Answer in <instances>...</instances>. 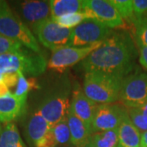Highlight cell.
I'll list each match as a JSON object with an SVG mask.
<instances>
[{"label": "cell", "mask_w": 147, "mask_h": 147, "mask_svg": "<svg viewBox=\"0 0 147 147\" xmlns=\"http://www.w3.org/2000/svg\"><path fill=\"white\" fill-rule=\"evenodd\" d=\"M96 106L97 104L90 100L85 95L83 89L80 88L79 84H76L72 92L70 109L80 120L84 122L90 131L92 121L93 119Z\"/></svg>", "instance_id": "cell-13"}, {"label": "cell", "mask_w": 147, "mask_h": 147, "mask_svg": "<svg viewBox=\"0 0 147 147\" xmlns=\"http://www.w3.org/2000/svg\"><path fill=\"white\" fill-rule=\"evenodd\" d=\"M26 137L34 147H57L52 126L37 112L33 114L27 122Z\"/></svg>", "instance_id": "cell-12"}, {"label": "cell", "mask_w": 147, "mask_h": 147, "mask_svg": "<svg viewBox=\"0 0 147 147\" xmlns=\"http://www.w3.org/2000/svg\"><path fill=\"white\" fill-rule=\"evenodd\" d=\"M118 147H140L141 132L133 125L127 111L124 114L119 128Z\"/></svg>", "instance_id": "cell-17"}, {"label": "cell", "mask_w": 147, "mask_h": 147, "mask_svg": "<svg viewBox=\"0 0 147 147\" xmlns=\"http://www.w3.org/2000/svg\"><path fill=\"white\" fill-rule=\"evenodd\" d=\"M20 12L28 26L33 28L42 21L51 19L48 1H24L20 3Z\"/></svg>", "instance_id": "cell-14"}, {"label": "cell", "mask_w": 147, "mask_h": 147, "mask_svg": "<svg viewBox=\"0 0 147 147\" xmlns=\"http://www.w3.org/2000/svg\"><path fill=\"white\" fill-rule=\"evenodd\" d=\"M133 13L135 18L147 15V0H134L132 1Z\"/></svg>", "instance_id": "cell-28"}, {"label": "cell", "mask_w": 147, "mask_h": 147, "mask_svg": "<svg viewBox=\"0 0 147 147\" xmlns=\"http://www.w3.org/2000/svg\"><path fill=\"white\" fill-rule=\"evenodd\" d=\"M113 32L111 29L99 21L88 19L72 29L68 47H87L103 42Z\"/></svg>", "instance_id": "cell-8"}, {"label": "cell", "mask_w": 147, "mask_h": 147, "mask_svg": "<svg viewBox=\"0 0 147 147\" xmlns=\"http://www.w3.org/2000/svg\"><path fill=\"white\" fill-rule=\"evenodd\" d=\"M140 147H141V146H140Z\"/></svg>", "instance_id": "cell-39"}, {"label": "cell", "mask_w": 147, "mask_h": 147, "mask_svg": "<svg viewBox=\"0 0 147 147\" xmlns=\"http://www.w3.org/2000/svg\"><path fill=\"white\" fill-rule=\"evenodd\" d=\"M141 147H147V131L141 134Z\"/></svg>", "instance_id": "cell-32"}, {"label": "cell", "mask_w": 147, "mask_h": 147, "mask_svg": "<svg viewBox=\"0 0 147 147\" xmlns=\"http://www.w3.org/2000/svg\"><path fill=\"white\" fill-rule=\"evenodd\" d=\"M139 49V61L142 65L147 70V47L142 42L136 40Z\"/></svg>", "instance_id": "cell-30"}, {"label": "cell", "mask_w": 147, "mask_h": 147, "mask_svg": "<svg viewBox=\"0 0 147 147\" xmlns=\"http://www.w3.org/2000/svg\"><path fill=\"white\" fill-rule=\"evenodd\" d=\"M103 42H99L87 47H65L53 51L47 66L57 72H64L65 69L83 61L94 50L97 49Z\"/></svg>", "instance_id": "cell-10"}, {"label": "cell", "mask_w": 147, "mask_h": 147, "mask_svg": "<svg viewBox=\"0 0 147 147\" xmlns=\"http://www.w3.org/2000/svg\"><path fill=\"white\" fill-rule=\"evenodd\" d=\"M0 147H26L13 122L5 123L2 127L0 132Z\"/></svg>", "instance_id": "cell-19"}, {"label": "cell", "mask_w": 147, "mask_h": 147, "mask_svg": "<svg viewBox=\"0 0 147 147\" xmlns=\"http://www.w3.org/2000/svg\"><path fill=\"white\" fill-rule=\"evenodd\" d=\"M47 65L45 57L29 49L0 56V74L17 73L37 76L42 74Z\"/></svg>", "instance_id": "cell-4"}, {"label": "cell", "mask_w": 147, "mask_h": 147, "mask_svg": "<svg viewBox=\"0 0 147 147\" xmlns=\"http://www.w3.org/2000/svg\"><path fill=\"white\" fill-rule=\"evenodd\" d=\"M3 80V74H0V81Z\"/></svg>", "instance_id": "cell-34"}, {"label": "cell", "mask_w": 147, "mask_h": 147, "mask_svg": "<svg viewBox=\"0 0 147 147\" xmlns=\"http://www.w3.org/2000/svg\"><path fill=\"white\" fill-rule=\"evenodd\" d=\"M140 109H141V110H142L143 118H144V119H145V121H146V123H147V102L145 104V105H142V107H140Z\"/></svg>", "instance_id": "cell-33"}, {"label": "cell", "mask_w": 147, "mask_h": 147, "mask_svg": "<svg viewBox=\"0 0 147 147\" xmlns=\"http://www.w3.org/2000/svg\"><path fill=\"white\" fill-rule=\"evenodd\" d=\"M0 3H1V1H0Z\"/></svg>", "instance_id": "cell-37"}, {"label": "cell", "mask_w": 147, "mask_h": 147, "mask_svg": "<svg viewBox=\"0 0 147 147\" xmlns=\"http://www.w3.org/2000/svg\"><path fill=\"white\" fill-rule=\"evenodd\" d=\"M124 78L103 72H88L84 76L83 91L90 100L97 105L115 103L119 100Z\"/></svg>", "instance_id": "cell-2"}, {"label": "cell", "mask_w": 147, "mask_h": 147, "mask_svg": "<svg viewBox=\"0 0 147 147\" xmlns=\"http://www.w3.org/2000/svg\"><path fill=\"white\" fill-rule=\"evenodd\" d=\"M52 20L60 26L67 29H73L77 26H79L82 22L88 19L84 11H80V12L70 13L59 17L52 18Z\"/></svg>", "instance_id": "cell-23"}, {"label": "cell", "mask_w": 147, "mask_h": 147, "mask_svg": "<svg viewBox=\"0 0 147 147\" xmlns=\"http://www.w3.org/2000/svg\"><path fill=\"white\" fill-rule=\"evenodd\" d=\"M10 92H11L8 88V87L3 81H0V97L9 94Z\"/></svg>", "instance_id": "cell-31"}, {"label": "cell", "mask_w": 147, "mask_h": 147, "mask_svg": "<svg viewBox=\"0 0 147 147\" xmlns=\"http://www.w3.org/2000/svg\"><path fill=\"white\" fill-rule=\"evenodd\" d=\"M83 11L88 19H94L110 29L125 26L123 19L110 0H84Z\"/></svg>", "instance_id": "cell-9"}, {"label": "cell", "mask_w": 147, "mask_h": 147, "mask_svg": "<svg viewBox=\"0 0 147 147\" xmlns=\"http://www.w3.org/2000/svg\"><path fill=\"white\" fill-rule=\"evenodd\" d=\"M23 46L21 43L0 34V56L7 53L21 51Z\"/></svg>", "instance_id": "cell-27"}, {"label": "cell", "mask_w": 147, "mask_h": 147, "mask_svg": "<svg viewBox=\"0 0 147 147\" xmlns=\"http://www.w3.org/2000/svg\"><path fill=\"white\" fill-rule=\"evenodd\" d=\"M53 136L55 141L57 142V146L70 147L72 146L71 144V137L70 132L69 129L67 117L55 125L52 126Z\"/></svg>", "instance_id": "cell-22"}, {"label": "cell", "mask_w": 147, "mask_h": 147, "mask_svg": "<svg viewBox=\"0 0 147 147\" xmlns=\"http://www.w3.org/2000/svg\"><path fill=\"white\" fill-rule=\"evenodd\" d=\"M90 144L94 147H118L119 130L113 129L92 134Z\"/></svg>", "instance_id": "cell-20"}, {"label": "cell", "mask_w": 147, "mask_h": 147, "mask_svg": "<svg viewBox=\"0 0 147 147\" xmlns=\"http://www.w3.org/2000/svg\"><path fill=\"white\" fill-rule=\"evenodd\" d=\"M4 84L8 87V88H12L16 87L18 82V74L8 73L3 74V80Z\"/></svg>", "instance_id": "cell-29"}, {"label": "cell", "mask_w": 147, "mask_h": 147, "mask_svg": "<svg viewBox=\"0 0 147 147\" xmlns=\"http://www.w3.org/2000/svg\"><path fill=\"white\" fill-rule=\"evenodd\" d=\"M18 82L16 86V89L12 94L24 102L27 101V96L30 91L33 89H38L39 86L37 80L34 77L26 79L25 74L21 71H18Z\"/></svg>", "instance_id": "cell-21"}, {"label": "cell", "mask_w": 147, "mask_h": 147, "mask_svg": "<svg viewBox=\"0 0 147 147\" xmlns=\"http://www.w3.org/2000/svg\"><path fill=\"white\" fill-rule=\"evenodd\" d=\"M110 3L115 6L117 11H119L121 17L123 21L133 23L135 20V16L133 13L132 1L131 0H110Z\"/></svg>", "instance_id": "cell-24"}, {"label": "cell", "mask_w": 147, "mask_h": 147, "mask_svg": "<svg viewBox=\"0 0 147 147\" xmlns=\"http://www.w3.org/2000/svg\"><path fill=\"white\" fill-rule=\"evenodd\" d=\"M1 121H0V132H1V130H2V125H1Z\"/></svg>", "instance_id": "cell-36"}, {"label": "cell", "mask_w": 147, "mask_h": 147, "mask_svg": "<svg viewBox=\"0 0 147 147\" xmlns=\"http://www.w3.org/2000/svg\"><path fill=\"white\" fill-rule=\"evenodd\" d=\"M48 3L51 10V19L84 10V0H51Z\"/></svg>", "instance_id": "cell-18"}, {"label": "cell", "mask_w": 147, "mask_h": 147, "mask_svg": "<svg viewBox=\"0 0 147 147\" xmlns=\"http://www.w3.org/2000/svg\"><path fill=\"white\" fill-rule=\"evenodd\" d=\"M70 147H71V146H70ZM72 147H73V146H72Z\"/></svg>", "instance_id": "cell-38"}, {"label": "cell", "mask_w": 147, "mask_h": 147, "mask_svg": "<svg viewBox=\"0 0 147 147\" xmlns=\"http://www.w3.org/2000/svg\"><path fill=\"white\" fill-rule=\"evenodd\" d=\"M69 129L73 147H85L90 143L92 133L84 122L80 120L69 109L67 115Z\"/></svg>", "instance_id": "cell-16"}, {"label": "cell", "mask_w": 147, "mask_h": 147, "mask_svg": "<svg viewBox=\"0 0 147 147\" xmlns=\"http://www.w3.org/2000/svg\"><path fill=\"white\" fill-rule=\"evenodd\" d=\"M119 100L126 108H140L147 102V74L127 75L121 87Z\"/></svg>", "instance_id": "cell-7"}, {"label": "cell", "mask_w": 147, "mask_h": 147, "mask_svg": "<svg viewBox=\"0 0 147 147\" xmlns=\"http://www.w3.org/2000/svg\"><path fill=\"white\" fill-rule=\"evenodd\" d=\"M85 147H94V146H93L92 145H91V144H90V143H89V144H88V146H85Z\"/></svg>", "instance_id": "cell-35"}, {"label": "cell", "mask_w": 147, "mask_h": 147, "mask_svg": "<svg viewBox=\"0 0 147 147\" xmlns=\"http://www.w3.org/2000/svg\"><path fill=\"white\" fill-rule=\"evenodd\" d=\"M26 102L17 98L12 93L0 97V121L7 123L16 120L26 112Z\"/></svg>", "instance_id": "cell-15"}, {"label": "cell", "mask_w": 147, "mask_h": 147, "mask_svg": "<svg viewBox=\"0 0 147 147\" xmlns=\"http://www.w3.org/2000/svg\"><path fill=\"white\" fill-rule=\"evenodd\" d=\"M32 30L38 42L52 52L68 47L72 33V29L60 26L52 19L42 21L33 27Z\"/></svg>", "instance_id": "cell-6"}, {"label": "cell", "mask_w": 147, "mask_h": 147, "mask_svg": "<svg viewBox=\"0 0 147 147\" xmlns=\"http://www.w3.org/2000/svg\"><path fill=\"white\" fill-rule=\"evenodd\" d=\"M0 34L21 43L34 53H40V47L34 34L5 1H1L0 3Z\"/></svg>", "instance_id": "cell-3"}, {"label": "cell", "mask_w": 147, "mask_h": 147, "mask_svg": "<svg viewBox=\"0 0 147 147\" xmlns=\"http://www.w3.org/2000/svg\"><path fill=\"white\" fill-rule=\"evenodd\" d=\"M136 56L131 35L126 32H113L81 65L86 73L96 71L126 77L134 65Z\"/></svg>", "instance_id": "cell-1"}, {"label": "cell", "mask_w": 147, "mask_h": 147, "mask_svg": "<svg viewBox=\"0 0 147 147\" xmlns=\"http://www.w3.org/2000/svg\"><path fill=\"white\" fill-rule=\"evenodd\" d=\"M69 109V91L63 88L53 92L46 96L38 105L36 112L53 126L67 117Z\"/></svg>", "instance_id": "cell-5"}, {"label": "cell", "mask_w": 147, "mask_h": 147, "mask_svg": "<svg viewBox=\"0 0 147 147\" xmlns=\"http://www.w3.org/2000/svg\"><path fill=\"white\" fill-rule=\"evenodd\" d=\"M132 25L135 30L136 40L147 47V16L135 18Z\"/></svg>", "instance_id": "cell-25"}, {"label": "cell", "mask_w": 147, "mask_h": 147, "mask_svg": "<svg viewBox=\"0 0 147 147\" xmlns=\"http://www.w3.org/2000/svg\"><path fill=\"white\" fill-rule=\"evenodd\" d=\"M126 111V107L122 104L97 105L91 125L92 134L119 128Z\"/></svg>", "instance_id": "cell-11"}, {"label": "cell", "mask_w": 147, "mask_h": 147, "mask_svg": "<svg viewBox=\"0 0 147 147\" xmlns=\"http://www.w3.org/2000/svg\"><path fill=\"white\" fill-rule=\"evenodd\" d=\"M128 116L133 125L137 127L141 133L147 131V123L143 118L140 108H126Z\"/></svg>", "instance_id": "cell-26"}]
</instances>
